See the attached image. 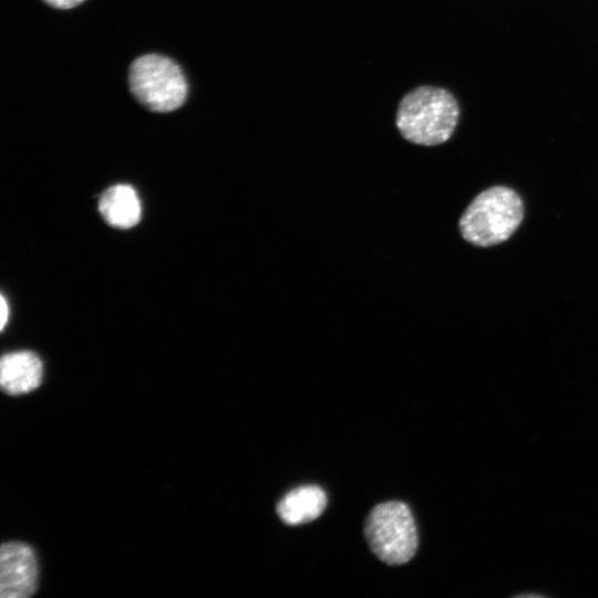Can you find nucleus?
I'll use <instances>...</instances> for the list:
<instances>
[{"label": "nucleus", "instance_id": "f257e3e1", "mask_svg": "<svg viewBox=\"0 0 598 598\" xmlns=\"http://www.w3.org/2000/svg\"><path fill=\"white\" fill-rule=\"evenodd\" d=\"M458 118V103L448 90L421 85L408 92L399 102L395 125L405 141L421 146H436L452 137Z\"/></svg>", "mask_w": 598, "mask_h": 598}, {"label": "nucleus", "instance_id": "f03ea898", "mask_svg": "<svg viewBox=\"0 0 598 598\" xmlns=\"http://www.w3.org/2000/svg\"><path fill=\"white\" fill-rule=\"evenodd\" d=\"M524 202L512 187L494 185L478 193L458 219L462 238L476 247H492L508 240L520 226Z\"/></svg>", "mask_w": 598, "mask_h": 598}, {"label": "nucleus", "instance_id": "7ed1b4c3", "mask_svg": "<svg viewBox=\"0 0 598 598\" xmlns=\"http://www.w3.org/2000/svg\"><path fill=\"white\" fill-rule=\"evenodd\" d=\"M364 535L372 553L393 566L408 563L419 544L413 514L399 501L373 507L364 523Z\"/></svg>", "mask_w": 598, "mask_h": 598}, {"label": "nucleus", "instance_id": "20e7f679", "mask_svg": "<svg viewBox=\"0 0 598 598\" xmlns=\"http://www.w3.org/2000/svg\"><path fill=\"white\" fill-rule=\"evenodd\" d=\"M133 95L154 112H171L187 96V82L183 70L171 59L159 54H145L133 61L128 72Z\"/></svg>", "mask_w": 598, "mask_h": 598}, {"label": "nucleus", "instance_id": "39448f33", "mask_svg": "<svg viewBox=\"0 0 598 598\" xmlns=\"http://www.w3.org/2000/svg\"><path fill=\"white\" fill-rule=\"evenodd\" d=\"M38 566L32 548L10 542L0 549V595L2 598H28L37 589Z\"/></svg>", "mask_w": 598, "mask_h": 598}, {"label": "nucleus", "instance_id": "423d86ee", "mask_svg": "<svg viewBox=\"0 0 598 598\" xmlns=\"http://www.w3.org/2000/svg\"><path fill=\"white\" fill-rule=\"evenodd\" d=\"M43 377L40 358L32 351H16L2 357L0 383L9 394L28 393L37 389Z\"/></svg>", "mask_w": 598, "mask_h": 598}, {"label": "nucleus", "instance_id": "0eeeda50", "mask_svg": "<svg viewBox=\"0 0 598 598\" xmlns=\"http://www.w3.org/2000/svg\"><path fill=\"white\" fill-rule=\"evenodd\" d=\"M327 506L322 488L306 485L288 492L277 504V514L287 525H300L318 518Z\"/></svg>", "mask_w": 598, "mask_h": 598}, {"label": "nucleus", "instance_id": "6e6552de", "mask_svg": "<svg viewBox=\"0 0 598 598\" xmlns=\"http://www.w3.org/2000/svg\"><path fill=\"white\" fill-rule=\"evenodd\" d=\"M99 210L113 227L130 228L141 218V202L133 187L118 184L107 188L99 202Z\"/></svg>", "mask_w": 598, "mask_h": 598}, {"label": "nucleus", "instance_id": "1a4fd4ad", "mask_svg": "<svg viewBox=\"0 0 598 598\" xmlns=\"http://www.w3.org/2000/svg\"><path fill=\"white\" fill-rule=\"evenodd\" d=\"M49 6L56 9H71L79 6L84 0H43Z\"/></svg>", "mask_w": 598, "mask_h": 598}, {"label": "nucleus", "instance_id": "9d476101", "mask_svg": "<svg viewBox=\"0 0 598 598\" xmlns=\"http://www.w3.org/2000/svg\"><path fill=\"white\" fill-rule=\"evenodd\" d=\"M0 312H1L0 328L2 330L4 328V326H6V323L8 321V317H9V306H8L7 300H6L3 295L1 296Z\"/></svg>", "mask_w": 598, "mask_h": 598}]
</instances>
